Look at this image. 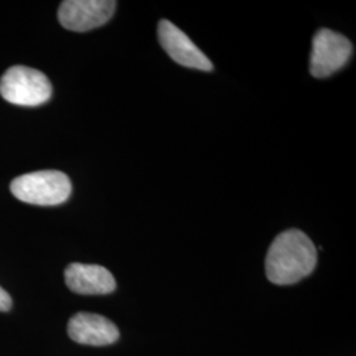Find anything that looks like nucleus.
Returning a JSON list of instances; mask_svg holds the SVG:
<instances>
[{"label": "nucleus", "mask_w": 356, "mask_h": 356, "mask_svg": "<svg viewBox=\"0 0 356 356\" xmlns=\"http://www.w3.org/2000/svg\"><path fill=\"white\" fill-rule=\"evenodd\" d=\"M317 266V248L305 232L288 229L270 244L266 259L268 280L292 285L307 277Z\"/></svg>", "instance_id": "obj_1"}, {"label": "nucleus", "mask_w": 356, "mask_h": 356, "mask_svg": "<svg viewBox=\"0 0 356 356\" xmlns=\"http://www.w3.org/2000/svg\"><path fill=\"white\" fill-rule=\"evenodd\" d=\"M10 189L13 195L38 206H57L64 204L72 194V182L58 170H40L15 178Z\"/></svg>", "instance_id": "obj_2"}, {"label": "nucleus", "mask_w": 356, "mask_h": 356, "mask_svg": "<svg viewBox=\"0 0 356 356\" xmlns=\"http://www.w3.org/2000/svg\"><path fill=\"white\" fill-rule=\"evenodd\" d=\"M51 91L48 76L32 67L13 66L0 78V95L17 106L33 107L48 102Z\"/></svg>", "instance_id": "obj_3"}, {"label": "nucleus", "mask_w": 356, "mask_h": 356, "mask_svg": "<svg viewBox=\"0 0 356 356\" xmlns=\"http://www.w3.org/2000/svg\"><path fill=\"white\" fill-rule=\"evenodd\" d=\"M353 54L350 40L330 29H319L313 38L310 73L316 78H326L337 73L348 63Z\"/></svg>", "instance_id": "obj_4"}, {"label": "nucleus", "mask_w": 356, "mask_h": 356, "mask_svg": "<svg viewBox=\"0 0 356 356\" xmlns=\"http://www.w3.org/2000/svg\"><path fill=\"white\" fill-rule=\"evenodd\" d=\"M113 0H66L58 10L61 26L74 32H88L106 24L115 13Z\"/></svg>", "instance_id": "obj_5"}, {"label": "nucleus", "mask_w": 356, "mask_h": 356, "mask_svg": "<svg viewBox=\"0 0 356 356\" xmlns=\"http://www.w3.org/2000/svg\"><path fill=\"white\" fill-rule=\"evenodd\" d=\"M159 41L164 51L169 54V57L176 61L177 64L211 72L213 64L211 61L204 56L201 49L188 38L178 26H175L169 20H161L159 23Z\"/></svg>", "instance_id": "obj_6"}, {"label": "nucleus", "mask_w": 356, "mask_h": 356, "mask_svg": "<svg viewBox=\"0 0 356 356\" xmlns=\"http://www.w3.org/2000/svg\"><path fill=\"white\" fill-rule=\"evenodd\" d=\"M69 337L79 344L107 346L119 339V330L111 321L94 313H76L67 325Z\"/></svg>", "instance_id": "obj_7"}, {"label": "nucleus", "mask_w": 356, "mask_h": 356, "mask_svg": "<svg viewBox=\"0 0 356 356\" xmlns=\"http://www.w3.org/2000/svg\"><path fill=\"white\" fill-rule=\"evenodd\" d=\"M65 281L72 292L85 296L113 293L116 288L113 273L101 266L73 263L65 269Z\"/></svg>", "instance_id": "obj_8"}, {"label": "nucleus", "mask_w": 356, "mask_h": 356, "mask_svg": "<svg viewBox=\"0 0 356 356\" xmlns=\"http://www.w3.org/2000/svg\"><path fill=\"white\" fill-rule=\"evenodd\" d=\"M13 307V298L0 286V312H8Z\"/></svg>", "instance_id": "obj_9"}]
</instances>
